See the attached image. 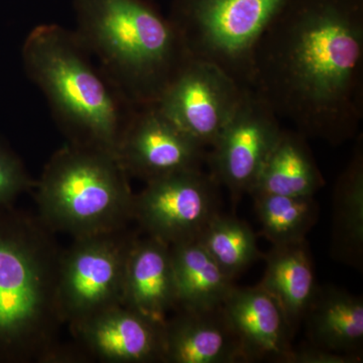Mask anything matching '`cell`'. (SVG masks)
Segmentation results:
<instances>
[{
    "label": "cell",
    "instance_id": "ac0fdd59",
    "mask_svg": "<svg viewBox=\"0 0 363 363\" xmlns=\"http://www.w3.org/2000/svg\"><path fill=\"white\" fill-rule=\"evenodd\" d=\"M325 180L307 138L297 130H281L250 195L262 193L314 197Z\"/></svg>",
    "mask_w": 363,
    "mask_h": 363
},
{
    "label": "cell",
    "instance_id": "4fadbf2b",
    "mask_svg": "<svg viewBox=\"0 0 363 363\" xmlns=\"http://www.w3.org/2000/svg\"><path fill=\"white\" fill-rule=\"evenodd\" d=\"M162 329L164 363L248 362L222 306L176 310Z\"/></svg>",
    "mask_w": 363,
    "mask_h": 363
},
{
    "label": "cell",
    "instance_id": "7402d4cb",
    "mask_svg": "<svg viewBox=\"0 0 363 363\" xmlns=\"http://www.w3.org/2000/svg\"><path fill=\"white\" fill-rule=\"evenodd\" d=\"M260 233L274 245L305 241L316 224L319 205L314 197L252 194Z\"/></svg>",
    "mask_w": 363,
    "mask_h": 363
},
{
    "label": "cell",
    "instance_id": "5b68a950",
    "mask_svg": "<svg viewBox=\"0 0 363 363\" xmlns=\"http://www.w3.org/2000/svg\"><path fill=\"white\" fill-rule=\"evenodd\" d=\"M35 188L39 217L52 233L83 238L133 221L128 174L108 150L69 143L45 164Z\"/></svg>",
    "mask_w": 363,
    "mask_h": 363
},
{
    "label": "cell",
    "instance_id": "9a60e30c",
    "mask_svg": "<svg viewBox=\"0 0 363 363\" xmlns=\"http://www.w3.org/2000/svg\"><path fill=\"white\" fill-rule=\"evenodd\" d=\"M123 306L159 323L178 309L171 247L164 241L135 238L126 262Z\"/></svg>",
    "mask_w": 363,
    "mask_h": 363
},
{
    "label": "cell",
    "instance_id": "8fae6325",
    "mask_svg": "<svg viewBox=\"0 0 363 363\" xmlns=\"http://www.w3.org/2000/svg\"><path fill=\"white\" fill-rule=\"evenodd\" d=\"M205 147L186 135L156 105L138 107L124 131L116 156L128 176L147 182L201 169Z\"/></svg>",
    "mask_w": 363,
    "mask_h": 363
},
{
    "label": "cell",
    "instance_id": "e0dca14e",
    "mask_svg": "<svg viewBox=\"0 0 363 363\" xmlns=\"http://www.w3.org/2000/svg\"><path fill=\"white\" fill-rule=\"evenodd\" d=\"M262 259L267 267L259 285L278 302L295 334L318 288L307 243L274 245Z\"/></svg>",
    "mask_w": 363,
    "mask_h": 363
},
{
    "label": "cell",
    "instance_id": "52a82bcc",
    "mask_svg": "<svg viewBox=\"0 0 363 363\" xmlns=\"http://www.w3.org/2000/svg\"><path fill=\"white\" fill-rule=\"evenodd\" d=\"M138 234L128 227L74 238L60 262L58 306L64 324L123 305L128 253Z\"/></svg>",
    "mask_w": 363,
    "mask_h": 363
},
{
    "label": "cell",
    "instance_id": "ffe728a7",
    "mask_svg": "<svg viewBox=\"0 0 363 363\" xmlns=\"http://www.w3.org/2000/svg\"><path fill=\"white\" fill-rule=\"evenodd\" d=\"M332 255L362 269L363 262V149L358 142L352 159L339 177L333 193Z\"/></svg>",
    "mask_w": 363,
    "mask_h": 363
},
{
    "label": "cell",
    "instance_id": "7a4b0ae2",
    "mask_svg": "<svg viewBox=\"0 0 363 363\" xmlns=\"http://www.w3.org/2000/svg\"><path fill=\"white\" fill-rule=\"evenodd\" d=\"M63 250L39 216L0 207V363H47L61 344Z\"/></svg>",
    "mask_w": 363,
    "mask_h": 363
},
{
    "label": "cell",
    "instance_id": "d6986e66",
    "mask_svg": "<svg viewBox=\"0 0 363 363\" xmlns=\"http://www.w3.org/2000/svg\"><path fill=\"white\" fill-rule=\"evenodd\" d=\"M169 247L178 309L206 310L220 307L234 286L233 279L222 271L197 240Z\"/></svg>",
    "mask_w": 363,
    "mask_h": 363
},
{
    "label": "cell",
    "instance_id": "5bb4252c",
    "mask_svg": "<svg viewBox=\"0 0 363 363\" xmlns=\"http://www.w3.org/2000/svg\"><path fill=\"white\" fill-rule=\"evenodd\" d=\"M247 362H281L293 350L294 333L278 302L259 285H234L222 304Z\"/></svg>",
    "mask_w": 363,
    "mask_h": 363
},
{
    "label": "cell",
    "instance_id": "2e32d148",
    "mask_svg": "<svg viewBox=\"0 0 363 363\" xmlns=\"http://www.w3.org/2000/svg\"><path fill=\"white\" fill-rule=\"evenodd\" d=\"M310 345L362 355L363 301L343 289L318 286L304 316Z\"/></svg>",
    "mask_w": 363,
    "mask_h": 363
},
{
    "label": "cell",
    "instance_id": "603a6c76",
    "mask_svg": "<svg viewBox=\"0 0 363 363\" xmlns=\"http://www.w3.org/2000/svg\"><path fill=\"white\" fill-rule=\"evenodd\" d=\"M23 162L11 150L0 145V207L13 204L21 193L33 187Z\"/></svg>",
    "mask_w": 363,
    "mask_h": 363
},
{
    "label": "cell",
    "instance_id": "9c48e42d",
    "mask_svg": "<svg viewBox=\"0 0 363 363\" xmlns=\"http://www.w3.org/2000/svg\"><path fill=\"white\" fill-rule=\"evenodd\" d=\"M283 128L271 107L250 88L206 154L210 175L233 204L250 194Z\"/></svg>",
    "mask_w": 363,
    "mask_h": 363
},
{
    "label": "cell",
    "instance_id": "7c38bea8",
    "mask_svg": "<svg viewBox=\"0 0 363 363\" xmlns=\"http://www.w3.org/2000/svg\"><path fill=\"white\" fill-rule=\"evenodd\" d=\"M164 323L123 305L70 327L74 342L89 362L164 363Z\"/></svg>",
    "mask_w": 363,
    "mask_h": 363
},
{
    "label": "cell",
    "instance_id": "3957f363",
    "mask_svg": "<svg viewBox=\"0 0 363 363\" xmlns=\"http://www.w3.org/2000/svg\"><path fill=\"white\" fill-rule=\"evenodd\" d=\"M89 55L76 33L57 25L35 26L23 48L26 74L47 98L69 143L116 155L138 107Z\"/></svg>",
    "mask_w": 363,
    "mask_h": 363
},
{
    "label": "cell",
    "instance_id": "44dd1931",
    "mask_svg": "<svg viewBox=\"0 0 363 363\" xmlns=\"http://www.w3.org/2000/svg\"><path fill=\"white\" fill-rule=\"evenodd\" d=\"M197 240L233 281L253 262L264 259L252 227L233 215L215 214Z\"/></svg>",
    "mask_w": 363,
    "mask_h": 363
},
{
    "label": "cell",
    "instance_id": "6da1fadb",
    "mask_svg": "<svg viewBox=\"0 0 363 363\" xmlns=\"http://www.w3.org/2000/svg\"><path fill=\"white\" fill-rule=\"evenodd\" d=\"M250 89L279 119L332 145L363 118V0H289L262 35Z\"/></svg>",
    "mask_w": 363,
    "mask_h": 363
},
{
    "label": "cell",
    "instance_id": "277c9868",
    "mask_svg": "<svg viewBox=\"0 0 363 363\" xmlns=\"http://www.w3.org/2000/svg\"><path fill=\"white\" fill-rule=\"evenodd\" d=\"M76 35L136 107L157 104L191 58L178 30L149 0H73Z\"/></svg>",
    "mask_w": 363,
    "mask_h": 363
},
{
    "label": "cell",
    "instance_id": "ba28073f",
    "mask_svg": "<svg viewBox=\"0 0 363 363\" xmlns=\"http://www.w3.org/2000/svg\"><path fill=\"white\" fill-rule=\"evenodd\" d=\"M219 184L201 169L147 182L133 200V220L145 235L171 245L199 238L219 211Z\"/></svg>",
    "mask_w": 363,
    "mask_h": 363
},
{
    "label": "cell",
    "instance_id": "cb8c5ba5",
    "mask_svg": "<svg viewBox=\"0 0 363 363\" xmlns=\"http://www.w3.org/2000/svg\"><path fill=\"white\" fill-rule=\"evenodd\" d=\"M362 359V355L334 352L308 345L298 350L293 348L281 363H359Z\"/></svg>",
    "mask_w": 363,
    "mask_h": 363
},
{
    "label": "cell",
    "instance_id": "30bf717a",
    "mask_svg": "<svg viewBox=\"0 0 363 363\" xmlns=\"http://www.w3.org/2000/svg\"><path fill=\"white\" fill-rule=\"evenodd\" d=\"M247 88L219 67L190 58L154 105L186 135L209 149Z\"/></svg>",
    "mask_w": 363,
    "mask_h": 363
},
{
    "label": "cell",
    "instance_id": "8992f818",
    "mask_svg": "<svg viewBox=\"0 0 363 363\" xmlns=\"http://www.w3.org/2000/svg\"><path fill=\"white\" fill-rule=\"evenodd\" d=\"M289 0H174L169 20L189 56L250 87L262 35Z\"/></svg>",
    "mask_w": 363,
    "mask_h": 363
}]
</instances>
